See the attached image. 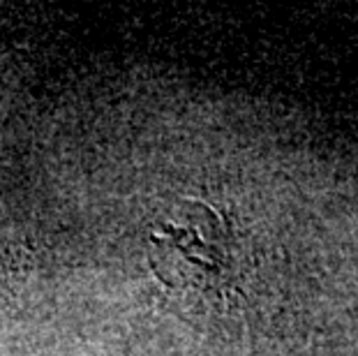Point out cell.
Here are the masks:
<instances>
[{
	"mask_svg": "<svg viewBox=\"0 0 358 356\" xmlns=\"http://www.w3.org/2000/svg\"><path fill=\"white\" fill-rule=\"evenodd\" d=\"M159 283L185 297H220L234 276V243L222 218L203 204H178L148 234Z\"/></svg>",
	"mask_w": 358,
	"mask_h": 356,
	"instance_id": "6da1fadb",
	"label": "cell"
},
{
	"mask_svg": "<svg viewBox=\"0 0 358 356\" xmlns=\"http://www.w3.org/2000/svg\"><path fill=\"white\" fill-rule=\"evenodd\" d=\"M17 285H19L17 264L10 259V255L0 252V324H3V320L14 308V301H17Z\"/></svg>",
	"mask_w": 358,
	"mask_h": 356,
	"instance_id": "7a4b0ae2",
	"label": "cell"
}]
</instances>
